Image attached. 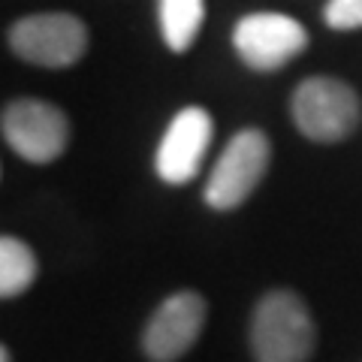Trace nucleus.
Instances as JSON below:
<instances>
[{
    "label": "nucleus",
    "mask_w": 362,
    "mask_h": 362,
    "mask_svg": "<svg viewBox=\"0 0 362 362\" xmlns=\"http://www.w3.org/2000/svg\"><path fill=\"white\" fill-rule=\"evenodd\" d=\"M323 21L332 30H359L362 28V0H329L323 6Z\"/></svg>",
    "instance_id": "nucleus-11"
},
{
    "label": "nucleus",
    "mask_w": 362,
    "mask_h": 362,
    "mask_svg": "<svg viewBox=\"0 0 362 362\" xmlns=\"http://www.w3.org/2000/svg\"><path fill=\"white\" fill-rule=\"evenodd\" d=\"M269 160H272L269 136L257 127L239 130L226 142V148L221 151L218 163H214L206 181V190H202L206 206L214 211L239 209L263 181Z\"/></svg>",
    "instance_id": "nucleus-3"
},
{
    "label": "nucleus",
    "mask_w": 362,
    "mask_h": 362,
    "mask_svg": "<svg viewBox=\"0 0 362 362\" xmlns=\"http://www.w3.org/2000/svg\"><path fill=\"white\" fill-rule=\"evenodd\" d=\"M9 49L33 66L64 70L88 52V28L70 13L25 16L9 28Z\"/></svg>",
    "instance_id": "nucleus-4"
},
{
    "label": "nucleus",
    "mask_w": 362,
    "mask_h": 362,
    "mask_svg": "<svg viewBox=\"0 0 362 362\" xmlns=\"http://www.w3.org/2000/svg\"><path fill=\"white\" fill-rule=\"evenodd\" d=\"M157 16L166 49L185 54L197 42L206 21V0H157Z\"/></svg>",
    "instance_id": "nucleus-9"
},
{
    "label": "nucleus",
    "mask_w": 362,
    "mask_h": 362,
    "mask_svg": "<svg viewBox=\"0 0 362 362\" xmlns=\"http://www.w3.org/2000/svg\"><path fill=\"white\" fill-rule=\"evenodd\" d=\"M254 362H308L317 344V326L308 305L293 290H269L251 314Z\"/></svg>",
    "instance_id": "nucleus-1"
},
{
    "label": "nucleus",
    "mask_w": 362,
    "mask_h": 362,
    "mask_svg": "<svg viewBox=\"0 0 362 362\" xmlns=\"http://www.w3.org/2000/svg\"><path fill=\"white\" fill-rule=\"evenodd\" d=\"M293 124L311 142L335 145L347 139L362 121L359 94L335 76L302 78L290 100Z\"/></svg>",
    "instance_id": "nucleus-2"
},
{
    "label": "nucleus",
    "mask_w": 362,
    "mask_h": 362,
    "mask_svg": "<svg viewBox=\"0 0 362 362\" xmlns=\"http://www.w3.org/2000/svg\"><path fill=\"white\" fill-rule=\"evenodd\" d=\"M6 145L28 163H52L66 151L70 142V121L54 103L37 97L13 100L4 106L0 118Z\"/></svg>",
    "instance_id": "nucleus-5"
},
{
    "label": "nucleus",
    "mask_w": 362,
    "mask_h": 362,
    "mask_svg": "<svg viewBox=\"0 0 362 362\" xmlns=\"http://www.w3.org/2000/svg\"><path fill=\"white\" fill-rule=\"evenodd\" d=\"M233 49L245 66L275 73L308 49V30L284 13H251L235 21Z\"/></svg>",
    "instance_id": "nucleus-6"
},
{
    "label": "nucleus",
    "mask_w": 362,
    "mask_h": 362,
    "mask_svg": "<svg viewBox=\"0 0 362 362\" xmlns=\"http://www.w3.org/2000/svg\"><path fill=\"white\" fill-rule=\"evenodd\" d=\"M214 121L202 106H187L169 121L154 154V169L166 185H187L197 178L209 154Z\"/></svg>",
    "instance_id": "nucleus-8"
},
{
    "label": "nucleus",
    "mask_w": 362,
    "mask_h": 362,
    "mask_svg": "<svg viewBox=\"0 0 362 362\" xmlns=\"http://www.w3.org/2000/svg\"><path fill=\"white\" fill-rule=\"evenodd\" d=\"M209 305L197 290H178L154 308L142 329V354L151 362H175L197 344Z\"/></svg>",
    "instance_id": "nucleus-7"
},
{
    "label": "nucleus",
    "mask_w": 362,
    "mask_h": 362,
    "mask_svg": "<svg viewBox=\"0 0 362 362\" xmlns=\"http://www.w3.org/2000/svg\"><path fill=\"white\" fill-rule=\"evenodd\" d=\"M40 275L37 254L28 247V242L16 239V235H4L0 239V296L16 299L21 296Z\"/></svg>",
    "instance_id": "nucleus-10"
},
{
    "label": "nucleus",
    "mask_w": 362,
    "mask_h": 362,
    "mask_svg": "<svg viewBox=\"0 0 362 362\" xmlns=\"http://www.w3.org/2000/svg\"><path fill=\"white\" fill-rule=\"evenodd\" d=\"M0 362H13L9 359V347H0Z\"/></svg>",
    "instance_id": "nucleus-12"
}]
</instances>
